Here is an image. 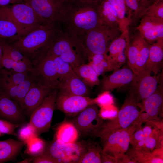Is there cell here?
<instances>
[{"label": "cell", "instance_id": "23", "mask_svg": "<svg viewBox=\"0 0 163 163\" xmlns=\"http://www.w3.org/2000/svg\"><path fill=\"white\" fill-rule=\"evenodd\" d=\"M79 133L72 122L65 121L57 128L55 140L62 144L72 143L77 142Z\"/></svg>", "mask_w": 163, "mask_h": 163}, {"label": "cell", "instance_id": "49", "mask_svg": "<svg viewBox=\"0 0 163 163\" xmlns=\"http://www.w3.org/2000/svg\"><path fill=\"white\" fill-rule=\"evenodd\" d=\"M101 163H117L116 160L115 158L101 151Z\"/></svg>", "mask_w": 163, "mask_h": 163}, {"label": "cell", "instance_id": "5", "mask_svg": "<svg viewBox=\"0 0 163 163\" xmlns=\"http://www.w3.org/2000/svg\"><path fill=\"white\" fill-rule=\"evenodd\" d=\"M140 126L134 123L110 134L101 140L103 146L102 152L115 158L118 163L128 150L131 136Z\"/></svg>", "mask_w": 163, "mask_h": 163}, {"label": "cell", "instance_id": "48", "mask_svg": "<svg viewBox=\"0 0 163 163\" xmlns=\"http://www.w3.org/2000/svg\"><path fill=\"white\" fill-rule=\"evenodd\" d=\"M139 0H126L127 6L135 14H138L139 5L138 1Z\"/></svg>", "mask_w": 163, "mask_h": 163}, {"label": "cell", "instance_id": "9", "mask_svg": "<svg viewBox=\"0 0 163 163\" xmlns=\"http://www.w3.org/2000/svg\"><path fill=\"white\" fill-rule=\"evenodd\" d=\"M95 104L94 98L65 94L58 91L56 107L68 116H75L88 106Z\"/></svg>", "mask_w": 163, "mask_h": 163}, {"label": "cell", "instance_id": "17", "mask_svg": "<svg viewBox=\"0 0 163 163\" xmlns=\"http://www.w3.org/2000/svg\"><path fill=\"white\" fill-rule=\"evenodd\" d=\"M135 76V75L129 66H125L114 71L113 73L104 78L103 89L104 91H113L131 83Z\"/></svg>", "mask_w": 163, "mask_h": 163}, {"label": "cell", "instance_id": "19", "mask_svg": "<svg viewBox=\"0 0 163 163\" xmlns=\"http://www.w3.org/2000/svg\"><path fill=\"white\" fill-rule=\"evenodd\" d=\"M72 23L75 27L81 30L88 32L98 25V16L93 10L78 11L72 14Z\"/></svg>", "mask_w": 163, "mask_h": 163}, {"label": "cell", "instance_id": "50", "mask_svg": "<svg viewBox=\"0 0 163 163\" xmlns=\"http://www.w3.org/2000/svg\"><path fill=\"white\" fill-rule=\"evenodd\" d=\"M163 131L159 130L158 132V136L157 138L156 144L155 149H163Z\"/></svg>", "mask_w": 163, "mask_h": 163}, {"label": "cell", "instance_id": "51", "mask_svg": "<svg viewBox=\"0 0 163 163\" xmlns=\"http://www.w3.org/2000/svg\"><path fill=\"white\" fill-rule=\"evenodd\" d=\"M14 0H0V6H6L9 3H11Z\"/></svg>", "mask_w": 163, "mask_h": 163}, {"label": "cell", "instance_id": "10", "mask_svg": "<svg viewBox=\"0 0 163 163\" xmlns=\"http://www.w3.org/2000/svg\"><path fill=\"white\" fill-rule=\"evenodd\" d=\"M52 89L37 78L32 83L20 107L24 115L30 116Z\"/></svg>", "mask_w": 163, "mask_h": 163}, {"label": "cell", "instance_id": "20", "mask_svg": "<svg viewBox=\"0 0 163 163\" xmlns=\"http://www.w3.org/2000/svg\"><path fill=\"white\" fill-rule=\"evenodd\" d=\"M163 59V41L149 45V56L143 74H150L152 72L155 75L158 74L161 68Z\"/></svg>", "mask_w": 163, "mask_h": 163}, {"label": "cell", "instance_id": "41", "mask_svg": "<svg viewBox=\"0 0 163 163\" xmlns=\"http://www.w3.org/2000/svg\"><path fill=\"white\" fill-rule=\"evenodd\" d=\"M19 126L18 124L0 119V133L1 134L17 136V134L15 132V129Z\"/></svg>", "mask_w": 163, "mask_h": 163}, {"label": "cell", "instance_id": "16", "mask_svg": "<svg viewBox=\"0 0 163 163\" xmlns=\"http://www.w3.org/2000/svg\"><path fill=\"white\" fill-rule=\"evenodd\" d=\"M36 78V77H33L15 85L6 81L0 75V94L16 101L20 107L32 83Z\"/></svg>", "mask_w": 163, "mask_h": 163}, {"label": "cell", "instance_id": "7", "mask_svg": "<svg viewBox=\"0 0 163 163\" xmlns=\"http://www.w3.org/2000/svg\"><path fill=\"white\" fill-rule=\"evenodd\" d=\"M89 142H76L66 144L55 140L46 148L44 152L58 163H77L86 152Z\"/></svg>", "mask_w": 163, "mask_h": 163}, {"label": "cell", "instance_id": "42", "mask_svg": "<svg viewBox=\"0 0 163 163\" xmlns=\"http://www.w3.org/2000/svg\"><path fill=\"white\" fill-rule=\"evenodd\" d=\"M89 63L98 76L106 72L113 70L111 59L108 55L105 60L99 64L94 65Z\"/></svg>", "mask_w": 163, "mask_h": 163}, {"label": "cell", "instance_id": "32", "mask_svg": "<svg viewBox=\"0 0 163 163\" xmlns=\"http://www.w3.org/2000/svg\"><path fill=\"white\" fill-rule=\"evenodd\" d=\"M125 32L120 36L113 40L109 45L108 51L109 57L113 59L121 53L126 51L129 44Z\"/></svg>", "mask_w": 163, "mask_h": 163}, {"label": "cell", "instance_id": "8", "mask_svg": "<svg viewBox=\"0 0 163 163\" xmlns=\"http://www.w3.org/2000/svg\"><path fill=\"white\" fill-rule=\"evenodd\" d=\"M96 104L88 106L75 116L72 122L79 133L84 136H93L104 123L99 115Z\"/></svg>", "mask_w": 163, "mask_h": 163}, {"label": "cell", "instance_id": "1", "mask_svg": "<svg viewBox=\"0 0 163 163\" xmlns=\"http://www.w3.org/2000/svg\"><path fill=\"white\" fill-rule=\"evenodd\" d=\"M56 34L55 24H47L10 44L30 60L35 58L39 60L47 52L56 37Z\"/></svg>", "mask_w": 163, "mask_h": 163}, {"label": "cell", "instance_id": "53", "mask_svg": "<svg viewBox=\"0 0 163 163\" xmlns=\"http://www.w3.org/2000/svg\"><path fill=\"white\" fill-rule=\"evenodd\" d=\"M1 133H0V136H1Z\"/></svg>", "mask_w": 163, "mask_h": 163}, {"label": "cell", "instance_id": "30", "mask_svg": "<svg viewBox=\"0 0 163 163\" xmlns=\"http://www.w3.org/2000/svg\"><path fill=\"white\" fill-rule=\"evenodd\" d=\"M102 149L95 142H89L86 152L77 163H101Z\"/></svg>", "mask_w": 163, "mask_h": 163}, {"label": "cell", "instance_id": "15", "mask_svg": "<svg viewBox=\"0 0 163 163\" xmlns=\"http://www.w3.org/2000/svg\"><path fill=\"white\" fill-rule=\"evenodd\" d=\"M137 28L147 42L163 41V19L145 15Z\"/></svg>", "mask_w": 163, "mask_h": 163}, {"label": "cell", "instance_id": "14", "mask_svg": "<svg viewBox=\"0 0 163 163\" xmlns=\"http://www.w3.org/2000/svg\"><path fill=\"white\" fill-rule=\"evenodd\" d=\"M39 61L36 68H34L37 77L40 76L39 80L50 88H56L60 80L53 58L45 54Z\"/></svg>", "mask_w": 163, "mask_h": 163}, {"label": "cell", "instance_id": "52", "mask_svg": "<svg viewBox=\"0 0 163 163\" xmlns=\"http://www.w3.org/2000/svg\"><path fill=\"white\" fill-rule=\"evenodd\" d=\"M3 53V49L2 46L0 43V71L1 70V67H2L1 65V60Z\"/></svg>", "mask_w": 163, "mask_h": 163}, {"label": "cell", "instance_id": "21", "mask_svg": "<svg viewBox=\"0 0 163 163\" xmlns=\"http://www.w3.org/2000/svg\"><path fill=\"white\" fill-rule=\"evenodd\" d=\"M162 92L158 88L152 95L145 99L141 104V110L145 111L155 121H160L158 116L163 114Z\"/></svg>", "mask_w": 163, "mask_h": 163}, {"label": "cell", "instance_id": "40", "mask_svg": "<svg viewBox=\"0 0 163 163\" xmlns=\"http://www.w3.org/2000/svg\"><path fill=\"white\" fill-rule=\"evenodd\" d=\"M117 13L120 25L121 21L125 18L126 6L124 0H108Z\"/></svg>", "mask_w": 163, "mask_h": 163}, {"label": "cell", "instance_id": "2", "mask_svg": "<svg viewBox=\"0 0 163 163\" xmlns=\"http://www.w3.org/2000/svg\"><path fill=\"white\" fill-rule=\"evenodd\" d=\"M140 108L135 97L130 92L116 117L106 123L104 122L93 136L99 137L102 140L112 133L129 127L136 123L142 112Z\"/></svg>", "mask_w": 163, "mask_h": 163}, {"label": "cell", "instance_id": "18", "mask_svg": "<svg viewBox=\"0 0 163 163\" xmlns=\"http://www.w3.org/2000/svg\"><path fill=\"white\" fill-rule=\"evenodd\" d=\"M24 116L16 101L0 94V119L17 123L24 120Z\"/></svg>", "mask_w": 163, "mask_h": 163}, {"label": "cell", "instance_id": "44", "mask_svg": "<svg viewBox=\"0 0 163 163\" xmlns=\"http://www.w3.org/2000/svg\"><path fill=\"white\" fill-rule=\"evenodd\" d=\"M95 104L101 108L113 104V98L109 91H104L94 98Z\"/></svg>", "mask_w": 163, "mask_h": 163}, {"label": "cell", "instance_id": "46", "mask_svg": "<svg viewBox=\"0 0 163 163\" xmlns=\"http://www.w3.org/2000/svg\"><path fill=\"white\" fill-rule=\"evenodd\" d=\"M32 161L34 163H58L56 160L44 152L35 157Z\"/></svg>", "mask_w": 163, "mask_h": 163}, {"label": "cell", "instance_id": "31", "mask_svg": "<svg viewBox=\"0 0 163 163\" xmlns=\"http://www.w3.org/2000/svg\"><path fill=\"white\" fill-rule=\"evenodd\" d=\"M48 55L51 56L54 61L60 82L69 78L77 75L70 64L59 57Z\"/></svg>", "mask_w": 163, "mask_h": 163}, {"label": "cell", "instance_id": "27", "mask_svg": "<svg viewBox=\"0 0 163 163\" xmlns=\"http://www.w3.org/2000/svg\"><path fill=\"white\" fill-rule=\"evenodd\" d=\"M128 155L135 163H162L163 158L157 157L152 152L142 149L133 148L126 152Z\"/></svg>", "mask_w": 163, "mask_h": 163}, {"label": "cell", "instance_id": "22", "mask_svg": "<svg viewBox=\"0 0 163 163\" xmlns=\"http://www.w3.org/2000/svg\"><path fill=\"white\" fill-rule=\"evenodd\" d=\"M87 86L76 75L60 82L56 88L59 91L68 94L87 96L89 93Z\"/></svg>", "mask_w": 163, "mask_h": 163}, {"label": "cell", "instance_id": "24", "mask_svg": "<svg viewBox=\"0 0 163 163\" xmlns=\"http://www.w3.org/2000/svg\"><path fill=\"white\" fill-rule=\"evenodd\" d=\"M26 144L24 142L11 138L0 141V163L13 159Z\"/></svg>", "mask_w": 163, "mask_h": 163}, {"label": "cell", "instance_id": "38", "mask_svg": "<svg viewBox=\"0 0 163 163\" xmlns=\"http://www.w3.org/2000/svg\"><path fill=\"white\" fill-rule=\"evenodd\" d=\"M20 140L26 143L30 139L38 136L34 128L29 123L22 127L18 132Z\"/></svg>", "mask_w": 163, "mask_h": 163}, {"label": "cell", "instance_id": "39", "mask_svg": "<svg viewBox=\"0 0 163 163\" xmlns=\"http://www.w3.org/2000/svg\"><path fill=\"white\" fill-rule=\"evenodd\" d=\"M154 128L150 135L144 139V144L142 149L149 151H152L155 148L158 132L159 129L156 127L153 126Z\"/></svg>", "mask_w": 163, "mask_h": 163}, {"label": "cell", "instance_id": "11", "mask_svg": "<svg viewBox=\"0 0 163 163\" xmlns=\"http://www.w3.org/2000/svg\"><path fill=\"white\" fill-rule=\"evenodd\" d=\"M160 76H151L144 73L136 75L131 82V91L135 97L139 104H141L146 98L153 94L158 88Z\"/></svg>", "mask_w": 163, "mask_h": 163}, {"label": "cell", "instance_id": "33", "mask_svg": "<svg viewBox=\"0 0 163 163\" xmlns=\"http://www.w3.org/2000/svg\"><path fill=\"white\" fill-rule=\"evenodd\" d=\"M149 45L144 39L135 63L133 72L136 75L143 74L149 54Z\"/></svg>", "mask_w": 163, "mask_h": 163}, {"label": "cell", "instance_id": "37", "mask_svg": "<svg viewBox=\"0 0 163 163\" xmlns=\"http://www.w3.org/2000/svg\"><path fill=\"white\" fill-rule=\"evenodd\" d=\"M99 13L101 18L109 25H113L115 23L120 24L116 11L108 1L104 3L102 9Z\"/></svg>", "mask_w": 163, "mask_h": 163}, {"label": "cell", "instance_id": "13", "mask_svg": "<svg viewBox=\"0 0 163 163\" xmlns=\"http://www.w3.org/2000/svg\"><path fill=\"white\" fill-rule=\"evenodd\" d=\"M48 24H55L64 16L56 0H23Z\"/></svg>", "mask_w": 163, "mask_h": 163}, {"label": "cell", "instance_id": "45", "mask_svg": "<svg viewBox=\"0 0 163 163\" xmlns=\"http://www.w3.org/2000/svg\"><path fill=\"white\" fill-rule=\"evenodd\" d=\"M144 139L142 127L141 126L131 136L130 144L132 146V148H134L139 142Z\"/></svg>", "mask_w": 163, "mask_h": 163}, {"label": "cell", "instance_id": "3", "mask_svg": "<svg viewBox=\"0 0 163 163\" xmlns=\"http://www.w3.org/2000/svg\"><path fill=\"white\" fill-rule=\"evenodd\" d=\"M0 17L7 19L19 28L23 36L47 24L29 5L24 2L11 7H0Z\"/></svg>", "mask_w": 163, "mask_h": 163}, {"label": "cell", "instance_id": "29", "mask_svg": "<svg viewBox=\"0 0 163 163\" xmlns=\"http://www.w3.org/2000/svg\"><path fill=\"white\" fill-rule=\"evenodd\" d=\"M2 67L6 69L18 72H34V68L32 64L14 61L3 53L1 60Z\"/></svg>", "mask_w": 163, "mask_h": 163}, {"label": "cell", "instance_id": "43", "mask_svg": "<svg viewBox=\"0 0 163 163\" xmlns=\"http://www.w3.org/2000/svg\"><path fill=\"white\" fill-rule=\"evenodd\" d=\"M119 111L113 104L101 108L99 111V115L102 119H110L115 118L117 116Z\"/></svg>", "mask_w": 163, "mask_h": 163}, {"label": "cell", "instance_id": "4", "mask_svg": "<svg viewBox=\"0 0 163 163\" xmlns=\"http://www.w3.org/2000/svg\"><path fill=\"white\" fill-rule=\"evenodd\" d=\"M45 54L59 57L69 63L73 69L85 63V56H87L81 43L57 36Z\"/></svg>", "mask_w": 163, "mask_h": 163}, {"label": "cell", "instance_id": "12", "mask_svg": "<svg viewBox=\"0 0 163 163\" xmlns=\"http://www.w3.org/2000/svg\"><path fill=\"white\" fill-rule=\"evenodd\" d=\"M101 27H96L87 33L84 47L89 58L97 54L107 53L108 43L111 39L109 32Z\"/></svg>", "mask_w": 163, "mask_h": 163}, {"label": "cell", "instance_id": "28", "mask_svg": "<svg viewBox=\"0 0 163 163\" xmlns=\"http://www.w3.org/2000/svg\"><path fill=\"white\" fill-rule=\"evenodd\" d=\"M0 75L6 81L15 85H19L32 77H37L34 72H18L8 69L1 70Z\"/></svg>", "mask_w": 163, "mask_h": 163}, {"label": "cell", "instance_id": "25", "mask_svg": "<svg viewBox=\"0 0 163 163\" xmlns=\"http://www.w3.org/2000/svg\"><path fill=\"white\" fill-rule=\"evenodd\" d=\"M23 36L18 27L10 21L0 17V38L11 43Z\"/></svg>", "mask_w": 163, "mask_h": 163}, {"label": "cell", "instance_id": "47", "mask_svg": "<svg viewBox=\"0 0 163 163\" xmlns=\"http://www.w3.org/2000/svg\"><path fill=\"white\" fill-rule=\"evenodd\" d=\"M107 53L94 55L89 58V63L96 65L101 63L107 57Z\"/></svg>", "mask_w": 163, "mask_h": 163}, {"label": "cell", "instance_id": "26", "mask_svg": "<svg viewBox=\"0 0 163 163\" xmlns=\"http://www.w3.org/2000/svg\"><path fill=\"white\" fill-rule=\"evenodd\" d=\"M73 70L77 75L87 85L92 87L99 84L98 76L89 63L83 64Z\"/></svg>", "mask_w": 163, "mask_h": 163}, {"label": "cell", "instance_id": "34", "mask_svg": "<svg viewBox=\"0 0 163 163\" xmlns=\"http://www.w3.org/2000/svg\"><path fill=\"white\" fill-rule=\"evenodd\" d=\"M144 39L140 36L135 38L132 43L128 44L127 46L126 52L128 66L133 71Z\"/></svg>", "mask_w": 163, "mask_h": 163}, {"label": "cell", "instance_id": "6", "mask_svg": "<svg viewBox=\"0 0 163 163\" xmlns=\"http://www.w3.org/2000/svg\"><path fill=\"white\" fill-rule=\"evenodd\" d=\"M58 92L57 89H52L41 104L32 113L29 123L34 128L37 135L48 132L50 129L56 101Z\"/></svg>", "mask_w": 163, "mask_h": 163}, {"label": "cell", "instance_id": "35", "mask_svg": "<svg viewBox=\"0 0 163 163\" xmlns=\"http://www.w3.org/2000/svg\"><path fill=\"white\" fill-rule=\"evenodd\" d=\"M0 43L3 48V53L12 59L32 64L31 61L27 57L13 47L10 44L1 39H0Z\"/></svg>", "mask_w": 163, "mask_h": 163}, {"label": "cell", "instance_id": "36", "mask_svg": "<svg viewBox=\"0 0 163 163\" xmlns=\"http://www.w3.org/2000/svg\"><path fill=\"white\" fill-rule=\"evenodd\" d=\"M26 152L34 157L39 155L44 152L46 144L44 141L36 136L29 140L26 143Z\"/></svg>", "mask_w": 163, "mask_h": 163}]
</instances>
